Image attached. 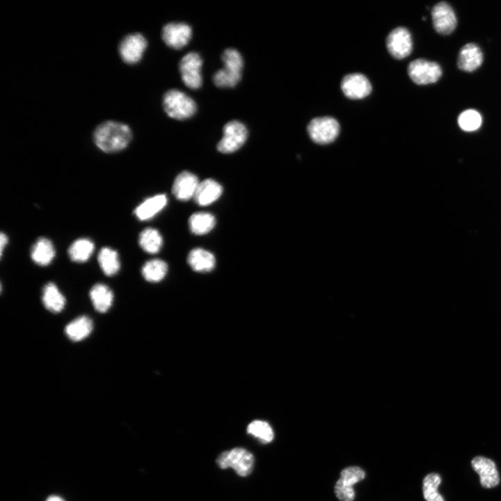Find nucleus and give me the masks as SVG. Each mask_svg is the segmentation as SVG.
<instances>
[{"label": "nucleus", "instance_id": "nucleus-23", "mask_svg": "<svg viewBox=\"0 0 501 501\" xmlns=\"http://www.w3.org/2000/svg\"><path fill=\"white\" fill-rule=\"evenodd\" d=\"M90 298L97 311L106 312L112 305L113 294L106 285L97 283L90 289Z\"/></svg>", "mask_w": 501, "mask_h": 501}, {"label": "nucleus", "instance_id": "nucleus-16", "mask_svg": "<svg viewBox=\"0 0 501 501\" xmlns=\"http://www.w3.org/2000/svg\"><path fill=\"white\" fill-rule=\"evenodd\" d=\"M199 183L196 175L189 171H183L176 177L173 182V193L180 200H188L194 197Z\"/></svg>", "mask_w": 501, "mask_h": 501}, {"label": "nucleus", "instance_id": "nucleus-1", "mask_svg": "<svg viewBox=\"0 0 501 501\" xmlns=\"http://www.w3.org/2000/svg\"><path fill=\"white\" fill-rule=\"evenodd\" d=\"M129 127L122 122L109 120L99 125L93 134L96 146L106 153L122 150L132 140Z\"/></svg>", "mask_w": 501, "mask_h": 501}, {"label": "nucleus", "instance_id": "nucleus-4", "mask_svg": "<svg viewBox=\"0 0 501 501\" xmlns=\"http://www.w3.org/2000/svg\"><path fill=\"white\" fill-rule=\"evenodd\" d=\"M218 466L222 469L232 468L241 477L248 475L254 464L253 455L241 447H236L222 452L216 460Z\"/></svg>", "mask_w": 501, "mask_h": 501}, {"label": "nucleus", "instance_id": "nucleus-30", "mask_svg": "<svg viewBox=\"0 0 501 501\" xmlns=\"http://www.w3.org/2000/svg\"><path fill=\"white\" fill-rule=\"evenodd\" d=\"M441 482V477L437 473L427 475L423 480V495L426 501H445L438 492Z\"/></svg>", "mask_w": 501, "mask_h": 501}, {"label": "nucleus", "instance_id": "nucleus-25", "mask_svg": "<svg viewBox=\"0 0 501 501\" xmlns=\"http://www.w3.org/2000/svg\"><path fill=\"white\" fill-rule=\"evenodd\" d=\"M97 260L101 269L108 276L116 274L120 268L118 254L111 248H102L99 252Z\"/></svg>", "mask_w": 501, "mask_h": 501}, {"label": "nucleus", "instance_id": "nucleus-24", "mask_svg": "<svg viewBox=\"0 0 501 501\" xmlns=\"http://www.w3.org/2000/svg\"><path fill=\"white\" fill-rule=\"evenodd\" d=\"M55 256V249L51 241L45 237L39 238L33 244L31 257L40 266L49 264Z\"/></svg>", "mask_w": 501, "mask_h": 501}, {"label": "nucleus", "instance_id": "nucleus-21", "mask_svg": "<svg viewBox=\"0 0 501 501\" xmlns=\"http://www.w3.org/2000/svg\"><path fill=\"white\" fill-rule=\"evenodd\" d=\"M93 328L92 320L87 316H80L70 322L65 328L67 337L74 342L84 340L91 333Z\"/></svg>", "mask_w": 501, "mask_h": 501}, {"label": "nucleus", "instance_id": "nucleus-5", "mask_svg": "<svg viewBox=\"0 0 501 501\" xmlns=\"http://www.w3.org/2000/svg\"><path fill=\"white\" fill-rule=\"evenodd\" d=\"M307 132L312 141L325 145L333 142L340 132V125L329 116L315 118L307 126Z\"/></svg>", "mask_w": 501, "mask_h": 501}, {"label": "nucleus", "instance_id": "nucleus-12", "mask_svg": "<svg viewBox=\"0 0 501 501\" xmlns=\"http://www.w3.org/2000/svg\"><path fill=\"white\" fill-rule=\"evenodd\" d=\"M431 18L435 30L440 34L448 35L456 26L455 13L451 6L445 1L439 2L433 7Z\"/></svg>", "mask_w": 501, "mask_h": 501}, {"label": "nucleus", "instance_id": "nucleus-10", "mask_svg": "<svg viewBox=\"0 0 501 501\" xmlns=\"http://www.w3.org/2000/svg\"><path fill=\"white\" fill-rule=\"evenodd\" d=\"M147 45V40L142 34L138 33L129 34L119 45L120 56L127 64H135L143 57Z\"/></svg>", "mask_w": 501, "mask_h": 501}, {"label": "nucleus", "instance_id": "nucleus-29", "mask_svg": "<svg viewBox=\"0 0 501 501\" xmlns=\"http://www.w3.org/2000/svg\"><path fill=\"white\" fill-rule=\"evenodd\" d=\"M168 271L167 264L159 259L148 261L142 267L141 273L145 278L150 283H158L166 275Z\"/></svg>", "mask_w": 501, "mask_h": 501}, {"label": "nucleus", "instance_id": "nucleus-14", "mask_svg": "<svg viewBox=\"0 0 501 501\" xmlns=\"http://www.w3.org/2000/svg\"><path fill=\"white\" fill-rule=\"evenodd\" d=\"M191 28L185 23H168L162 29V38L171 48L181 49L189 42Z\"/></svg>", "mask_w": 501, "mask_h": 501}, {"label": "nucleus", "instance_id": "nucleus-22", "mask_svg": "<svg viewBox=\"0 0 501 501\" xmlns=\"http://www.w3.org/2000/svg\"><path fill=\"white\" fill-rule=\"evenodd\" d=\"M44 306L50 312L57 313L61 312L65 306V298L58 287L53 283H47L42 294Z\"/></svg>", "mask_w": 501, "mask_h": 501}, {"label": "nucleus", "instance_id": "nucleus-11", "mask_svg": "<svg viewBox=\"0 0 501 501\" xmlns=\"http://www.w3.org/2000/svg\"><path fill=\"white\" fill-rule=\"evenodd\" d=\"M386 47L392 56L402 59L412 51L413 42L410 32L404 27L393 29L386 38Z\"/></svg>", "mask_w": 501, "mask_h": 501}, {"label": "nucleus", "instance_id": "nucleus-26", "mask_svg": "<svg viewBox=\"0 0 501 501\" xmlns=\"http://www.w3.org/2000/svg\"><path fill=\"white\" fill-rule=\"evenodd\" d=\"M216 224L214 216L207 212H197L189 220L191 231L195 234H204L210 232Z\"/></svg>", "mask_w": 501, "mask_h": 501}, {"label": "nucleus", "instance_id": "nucleus-15", "mask_svg": "<svg viewBox=\"0 0 501 501\" xmlns=\"http://www.w3.org/2000/svg\"><path fill=\"white\" fill-rule=\"evenodd\" d=\"M473 469L478 473L480 482L484 488H493L500 482V477L495 463L483 456H476L471 462Z\"/></svg>", "mask_w": 501, "mask_h": 501}, {"label": "nucleus", "instance_id": "nucleus-34", "mask_svg": "<svg viewBox=\"0 0 501 501\" xmlns=\"http://www.w3.org/2000/svg\"><path fill=\"white\" fill-rule=\"evenodd\" d=\"M47 501H64L63 498L59 496L52 495L47 498Z\"/></svg>", "mask_w": 501, "mask_h": 501}, {"label": "nucleus", "instance_id": "nucleus-6", "mask_svg": "<svg viewBox=\"0 0 501 501\" xmlns=\"http://www.w3.org/2000/svg\"><path fill=\"white\" fill-rule=\"evenodd\" d=\"M408 74L415 84L426 85L436 82L442 75V70L436 62L418 58L409 63Z\"/></svg>", "mask_w": 501, "mask_h": 501}, {"label": "nucleus", "instance_id": "nucleus-8", "mask_svg": "<svg viewBox=\"0 0 501 501\" xmlns=\"http://www.w3.org/2000/svg\"><path fill=\"white\" fill-rule=\"evenodd\" d=\"M365 476L364 470L358 466L343 469L335 485V493L340 501H353L355 492L353 486L362 481Z\"/></svg>", "mask_w": 501, "mask_h": 501}, {"label": "nucleus", "instance_id": "nucleus-19", "mask_svg": "<svg viewBox=\"0 0 501 501\" xmlns=\"http://www.w3.org/2000/svg\"><path fill=\"white\" fill-rule=\"evenodd\" d=\"M167 200L164 194L150 197L136 207L134 214L141 221L150 219L166 207Z\"/></svg>", "mask_w": 501, "mask_h": 501}, {"label": "nucleus", "instance_id": "nucleus-28", "mask_svg": "<svg viewBox=\"0 0 501 501\" xmlns=\"http://www.w3.org/2000/svg\"><path fill=\"white\" fill-rule=\"evenodd\" d=\"M94 250V244L88 239H79L75 240L68 248V255L70 259L76 262L87 261Z\"/></svg>", "mask_w": 501, "mask_h": 501}, {"label": "nucleus", "instance_id": "nucleus-18", "mask_svg": "<svg viewBox=\"0 0 501 501\" xmlns=\"http://www.w3.org/2000/svg\"><path fill=\"white\" fill-rule=\"evenodd\" d=\"M223 188L212 179H207L199 183L193 199L201 206L209 205L215 202L221 195Z\"/></svg>", "mask_w": 501, "mask_h": 501}, {"label": "nucleus", "instance_id": "nucleus-2", "mask_svg": "<svg viewBox=\"0 0 501 501\" xmlns=\"http://www.w3.org/2000/svg\"><path fill=\"white\" fill-rule=\"evenodd\" d=\"M224 67L218 70L213 77L214 84L220 88H232L236 86L241 77L243 58L234 49H227L222 54Z\"/></svg>", "mask_w": 501, "mask_h": 501}, {"label": "nucleus", "instance_id": "nucleus-33", "mask_svg": "<svg viewBox=\"0 0 501 501\" xmlns=\"http://www.w3.org/2000/svg\"><path fill=\"white\" fill-rule=\"evenodd\" d=\"M8 241V239L7 235L6 234H4L3 232H1L0 234V255H1V257H2L4 248L7 245Z\"/></svg>", "mask_w": 501, "mask_h": 501}, {"label": "nucleus", "instance_id": "nucleus-20", "mask_svg": "<svg viewBox=\"0 0 501 501\" xmlns=\"http://www.w3.org/2000/svg\"><path fill=\"white\" fill-rule=\"evenodd\" d=\"M187 262L191 269L197 272H209L214 268L216 264L214 255L200 248L191 250Z\"/></svg>", "mask_w": 501, "mask_h": 501}, {"label": "nucleus", "instance_id": "nucleus-27", "mask_svg": "<svg viewBox=\"0 0 501 501\" xmlns=\"http://www.w3.org/2000/svg\"><path fill=\"white\" fill-rule=\"evenodd\" d=\"M138 242L144 251L154 254L160 250L163 244V239L158 230L148 228L140 233Z\"/></svg>", "mask_w": 501, "mask_h": 501}, {"label": "nucleus", "instance_id": "nucleus-3", "mask_svg": "<svg viewBox=\"0 0 501 501\" xmlns=\"http://www.w3.org/2000/svg\"><path fill=\"white\" fill-rule=\"evenodd\" d=\"M163 106L167 115L176 120L189 118L196 111V104L193 100L177 89L169 90L165 93Z\"/></svg>", "mask_w": 501, "mask_h": 501}, {"label": "nucleus", "instance_id": "nucleus-17", "mask_svg": "<svg viewBox=\"0 0 501 501\" xmlns=\"http://www.w3.org/2000/svg\"><path fill=\"white\" fill-rule=\"evenodd\" d=\"M483 59V53L479 47L475 43H468L461 49L457 65L464 72H473L480 67Z\"/></svg>", "mask_w": 501, "mask_h": 501}, {"label": "nucleus", "instance_id": "nucleus-9", "mask_svg": "<svg viewBox=\"0 0 501 501\" xmlns=\"http://www.w3.org/2000/svg\"><path fill=\"white\" fill-rule=\"evenodd\" d=\"M200 56L194 51L184 55L180 61L179 69L184 84L191 89H197L202 84Z\"/></svg>", "mask_w": 501, "mask_h": 501}, {"label": "nucleus", "instance_id": "nucleus-32", "mask_svg": "<svg viewBox=\"0 0 501 501\" xmlns=\"http://www.w3.org/2000/svg\"><path fill=\"white\" fill-rule=\"evenodd\" d=\"M482 122L480 113L474 109L463 111L458 118V124L460 128L466 132L477 130L480 127Z\"/></svg>", "mask_w": 501, "mask_h": 501}, {"label": "nucleus", "instance_id": "nucleus-7", "mask_svg": "<svg viewBox=\"0 0 501 501\" xmlns=\"http://www.w3.org/2000/svg\"><path fill=\"white\" fill-rule=\"evenodd\" d=\"M247 136L248 131L244 124L237 120L230 121L223 127V136L217 148L224 154L234 152L244 144Z\"/></svg>", "mask_w": 501, "mask_h": 501}, {"label": "nucleus", "instance_id": "nucleus-13", "mask_svg": "<svg viewBox=\"0 0 501 501\" xmlns=\"http://www.w3.org/2000/svg\"><path fill=\"white\" fill-rule=\"evenodd\" d=\"M340 86L345 96L353 100L364 98L372 91L369 81L360 73L346 75L342 79Z\"/></svg>", "mask_w": 501, "mask_h": 501}, {"label": "nucleus", "instance_id": "nucleus-31", "mask_svg": "<svg viewBox=\"0 0 501 501\" xmlns=\"http://www.w3.org/2000/svg\"><path fill=\"white\" fill-rule=\"evenodd\" d=\"M247 432L264 444L271 442L274 437L271 427L262 420H254L250 422L247 427Z\"/></svg>", "mask_w": 501, "mask_h": 501}]
</instances>
